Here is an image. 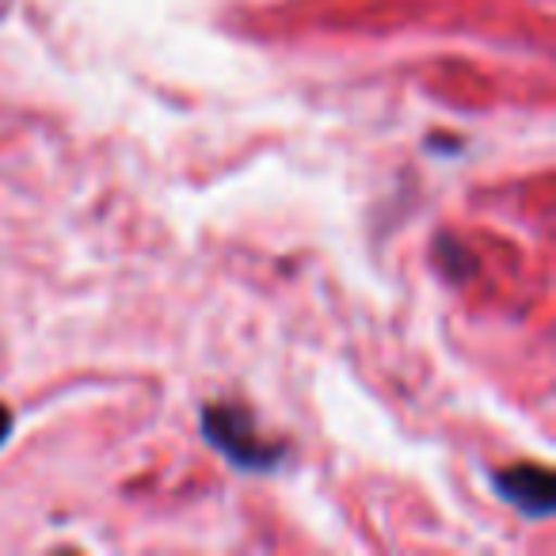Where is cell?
<instances>
[{
    "label": "cell",
    "instance_id": "6da1fadb",
    "mask_svg": "<svg viewBox=\"0 0 556 556\" xmlns=\"http://www.w3.org/2000/svg\"><path fill=\"white\" fill-rule=\"evenodd\" d=\"M202 434L225 462L244 472H275L278 465L287 462V446L263 439L255 419L237 404H206L202 408Z\"/></svg>",
    "mask_w": 556,
    "mask_h": 556
},
{
    "label": "cell",
    "instance_id": "7a4b0ae2",
    "mask_svg": "<svg viewBox=\"0 0 556 556\" xmlns=\"http://www.w3.org/2000/svg\"><path fill=\"white\" fill-rule=\"evenodd\" d=\"M492 488L503 503H510L526 518H553L556 510V480L538 462H518L510 469L492 472Z\"/></svg>",
    "mask_w": 556,
    "mask_h": 556
},
{
    "label": "cell",
    "instance_id": "3957f363",
    "mask_svg": "<svg viewBox=\"0 0 556 556\" xmlns=\"http://www.w3.org/2000/svg\"><path fill=\"white\" fill-rule=\"evenodd\" d=\"M434 263H439V270L450 278V282H469L480 267L477 255H472L457 237H450V232H439V237H434Z\"/></svg>",
    "mask_w": 556,
    "mask_h": 556
},
{
    "label": "cell",
    "instance_id": "277c9868",
    "mask_svg": "<svg viewBox=\"0 0 556 556\" xmlns=\"http://www.w3.org/2000/svg\"><path fill=\"white\" fill-rule=\"evenodd\" d=\"M9 434H12V412L4 408V404H0V446L9 442Z\"/></svg>",
    "mask_w": 556,
    "mask_h": 556
}]
</instances>
